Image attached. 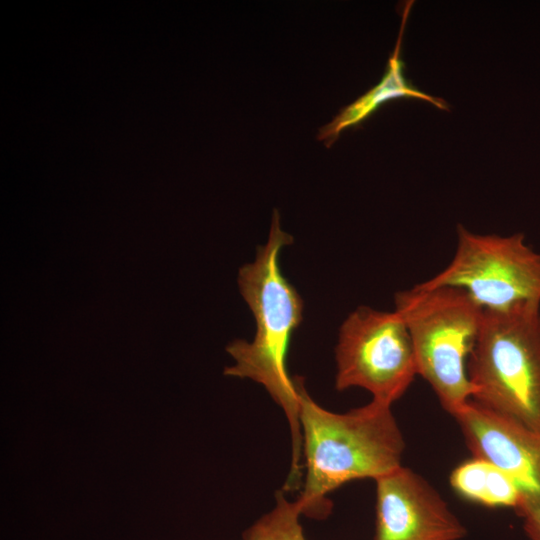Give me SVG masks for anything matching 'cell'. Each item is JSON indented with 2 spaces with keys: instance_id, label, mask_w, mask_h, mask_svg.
<instances>
[{
  "instance_id": "1",
  "label": "cell",
  "mask_w": 540,
  "mask_h": 540,
  "mask_svg": "<svg viewBox=\"0 0 540 540\" xmlns=\"http://www.w3.org/2000/svg\"><path fill=\"white\" fill-rule=\"evenodd\" d=\"M292 242L293 237L281 230L279 213L274 211L266 244L258 247L252 263L240 268L237 278L254 315L256 334L252 342L235 340L227 346L235 364L224 374L260 383L283 409L292 434L290 477L297 478L302 445L299 377L289 376L286 357L292 333L302 321L303 302L279 267L281 249Z\"/></svg>"
},
{
  "instance_id": "2",
  "label": "cell",
  "mask_w": 540,
  "mask_h": 540,
  "mask_svg": "<svg viewBox=\"0 0 540 540\" xmlns=\"http://www.w3.org/2000/svg\"><path fill=\"white\" fill-rule=\"evenodd\" d=\"M299 420L306 476L296 500L302 515L324 518L327 495L358 479L377 478L401 465L405 442L388 403H370L344 414L318 405L298 378Z\"/></svg>"
},
{
  "instance_id": "3",
  "label": "cell",
  "mask_w": 540,
  "mask_h": 540,
  "mask_svg": "<svg viewBox=\"0 0 540 540\" xmlns=\"http://www.w3.org/2000/svg\"><path fill=\"white\" fill-rule=\"evenodd\" d=\"M467 371L471 400L540 433V302L484 310Z\"/></svg>"
},
{
  "instance_id": "4",
  "label": "cell",
  "mask_w": 540,
  "mask_h": 540,
  "mask_svg": "<svg viewBox=\"0 0 540 540\" xmlns=\"http://www.w3.org/2000/svg\"><path fill=\"white\" fill-rule=\"evenodd\" d=\"M394 303L411 337L417 374L453 416L472 397L467 364L484 309L466 291L451 286L417 284L397 292Z\"/></svg>"
},
{
  "instance_id": "5",
  "label": "cell",
  "mask_w": 540,
  "mask_h": 540,
  "mask_svg": "<svg viewBox=\"0 0 540 540\" xmlns=\"http://www.w3.org/2000/svg\"><path fill=\"white\" fill-rule=\"evenodd\" d=\"M450 263L425 288L458 287L484 310H507L519 303L540 302V254L521 233L480 235L462 225Z\"/></svg>"
},
{
  "instance_id": "6",
  "label": "cell",
  "mask_w": 540,
  "mask_h": 540,
  "mask_svg": "<svg viewBox=\"0 0 540 540\" xmlns=\"http://www.w3.org/2000/svg\"><path fill=\"white\" fill-rule=\"evenodd\" d=\"M335 354L337 390L361 387L390 405L418 375L409 331L395 310L355 309L340 327Z\"/></svg>"
},
{
  "instance_id": "7",
  "label": "cell",
  "mask_w": 540,
  "mask_h": 540,
  "mask_svg": "<svg viewBox=\"0 0 540 540\" xmlns=\"http://www.w3.org/2000/svg\"><path fill=\"white\" fill-rule=\"evenodd\" d=\"M376 482L374 540H459L466 529L440 494L400 466Z\"/></svg>"
},
{
  "instance_id": "8",
  "label": "cell",
  "mask_w": 540,
  "mask_h": 540,
  "mask_svg": "<svg viewBox=\"0 0 540 540\" xmlns=\"http://www.w3.org/2000/svg\"><path fill=\"white\" fill-rule=\"evenodd\" d=\"M453 417L474 457L506 472L521 490L522 503L540 496V433L473 400Z\"/></svg>"
},
{
  "instance_id": "9",
  "label": "cell",
  "mask_w": 540,
  "mask_h": 540,
  "mask_svg": "<svg viewBox=\"0 0 540 540\" xmlns=\"http://www.w3.org/2000/svg\"><path fill=\"white\" fill-rule=\"evenodd\" d=\"M450 483L462 497L489 507L517 509L523 501L521 490L506 472L477 457L457 466Z\"/></svg>"
},
{
  "instance_id": "10",
  "label": "cell",
  "mask_w": 540,
  "mask_h": 540,
  "mask_svg": "<svg viewBox=\"0 0 540 540\" xmlns=\"http://www.w3.org/2000/svg\"><path fill=\"white\" fill-rule=\"evenodd\" d=\"M397 55L398 53L395 51L394 56L389 61L388 72L378 86L352 105L346 107L329 125L320 129L318 136L320 140L328 142L327 145L329 146L335 141L341 129L360 122L372 113L380 103L390 98L399 96L419 97L442 107L439 102L432 100V97L424 95L405 84Z\"/></svg>"
},
{
  "instance_id": "11",
  "label": "cell",
  "mask_w": 540,
  "mask_h": 540,
  "mask_svg": "<svg viewBox=\"0 0 540 540\" xmlns=\"http://www.w3.org/2000/svg\"><path fill=\"white\" fill-rule=\"evenodd\" d=\"M301 515L298 503L278 492L275 507L245 532L243 540H307L299 521Z\"/></svg>"
},
{
  "instance_id": "12",
  "label": "cell",
  "mask_w": 540,
  "mask_h": 540,
  "mask_svg": "<svg viewBox=\"0 0 540 540\" xmlns=\"http://www.w3.org/2000/svg\"><path fill=\"white\" fill-rule=\"evenodd\" d=\"M530 540H540V496L524 501L517 509Z\"/></svg>"
}]
</instances>
